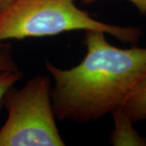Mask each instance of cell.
Returning <instances> with one entry per match:
<instances>
[{
    "label": "cell",
    "instance_id": "cell-1",
    "mask_svg": "<svg viewBox=\"0 0 146 146\" xmlns=\"http://www.w3.org/2000/svg\"><path fill=\"white\" fill-rule=\"evenodd\" d=\"M105 33L85 31V56L77 66L63 70L46 62L52 76L51 103L60 120L89 123L122 106L133 87L146 76V48L120 49Z\"/></svg>",
    "mask_w": 146,
    "mask_h": 146
},
{
    "label": "cell",
    "instance_id": "cell-2",
    "mask_svg": "<svg viewBox=\"0 0 146 146\" xmlns=\"http://www.w3.org/2000/svg\"><path fill=\"white\" fill-rule=\"evenodd\" d=\"M76 0H15L0 13V45L7 40L54 36L75 30H96L136 46L138 27H121L96 21L76 5Z\"/></svg>",
    "mask_w": 146,
    "mask_h": 146
},
{
    "label": "cell",
    "instance_id": "cell-3",
    "mask_svg": "<svg viewBox=\"0 0 146 146\" xmlns=\"http://www.w3.org/2000/svg\"><path fill=\"white\" fill-rule=\"evenodd\" d=\"M51 80L39 76L21 89L7 91L2 104L7 119L0 129V146H63L51 103Z\"/></svg>",
    "mask_w": 146,
    "mask_h": 146
},
{
    "label": "cell",
    "instance_id": "cell-4",
    "mask_svg": "<svg viewBox=\"0 0 146 146\" xmlns=\"http://www.w3.org/2000/svg\"><path fill=\"white\" fill-rule=\"evenodd\" d=\"M114 129L110 141L114 146H146V138L141 136L133 127V122L124 112L122 106L111 112Z\"/></svg>",
    "mask_w": 146,
    "mask_h": 146
},
{
    "label": "cell",
    "instance_id": "cell-5",
    "mask_svg": "<svg viewBox=\"0 0 146 146\" xmlns=\"http://www.w3.org/2000/svg\"><path fill=\"white\" fill-rule=\"evenodd\" d=\"M122 108L133 123L146 120V76L133 87Z\"/></svg>",
    "mask_w": 146,
    "mask_h": 146
},
{
    "label": "cell",
    "instance_id": "cell-6",
    "mask_svg": "<svg viewBox=\"0 0 146 146\" xmlns=\"http://www.w3.org/2000/svg\"><path fill=\"white\" fill-rule=\"evenodd\" d=\"M23 77V73L18 69L15 71L0 72V107L2 101L8 89Z\"/></svg>",
    "mask_w": 146,
    "mask_h": 146
},
{
    "label": "cell",
    "instance_id": "cell-7",
    "mask_svg": "<svg viewBox=\"0 0 146 146\" xmlns=\"http://www.w3.org/2000/svg\"><path fill=\"white\" fill-rule=\"evenodd\" d=\"M15 60L13 59L11 51V47L8 46L1 47L0 49V72L15 71L17 70Z\"/></svg>",
    "mask_w": 146,
    "mask_h": 146
},
{
    "label": "cell",
    "instance_id": "cell-8",
    "mask_svg": "<svg viewBox=\"0 0 146 146\" xmlns=\"http://www.w3.org/2000/svg\"><path fill=\"white\" fill-rule=\"evenodd\" d=\"M84 4H90L98 0H81ZM137 8L142 15H146V0H128Z\"/></svg>",
    "mask_w": 146,
    "mask_h": 146
},
{
    "label": "cell",
    "instance_id": "cell-9",
    "mask_svg": "<svg viewBox=\"0 0 146 146\" xmlns=\"http://www.w3.org/2000/svg\"><path fill=\"white\" fill-rule=\"evenodd\" d=\"M15 0H0V13L8 7Z\"/></svg>",
    "mask_w": 146,
    "mask_h": 146
}]
</instances>
